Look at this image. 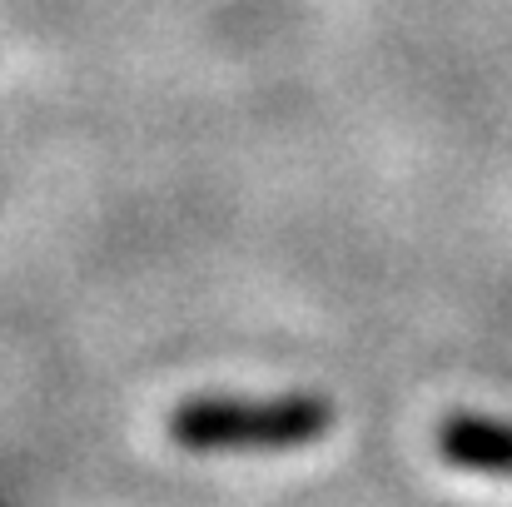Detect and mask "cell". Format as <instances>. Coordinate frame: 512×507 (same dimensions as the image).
I'll return each instance as SVG.
<instances>
[{"label":"cell","mask_w":512,"mask_h":507,"mask_svg":"<svg viewBox=\"0 0 512 507\" xmlns=\"http://www.w3.org/2000/svg\"><path fill=\"white\" fill-rule=\"evenodd\" d=\"M334 428V403L319 393H284V398H229L199 393L170 413V438L189 453H224V448H299Z\"/></svg>","instance_id":"cell-1"},{"label":"cell","mask_w":512,"mask_h":507,"mask_svg":"<svg viewBox=\"0 0 512 507\" xmlns=\"http://www.w3.org/2000/svg\"><path fill=\"white\" fill-rule=\"evenodd\" d=\"M0 507H5V503H0Z\"/></svg>","instance_id":"cell-3"},{"label":"cell","mask_w":512,"mask_h":507,"mask_svg":"<svg viewBox=\"0 0 512 507\" xmlns=\"http://www.w3.org/2000/svg\"><path fill=\"white\" fill-rule=\"evenodd\" d=\"M433 443L453 468L488 473V478H512V423L483 418V413H448L438 423Z\"/></svg>","instance_id":"cell-2"}]
</instances>
